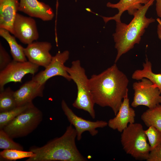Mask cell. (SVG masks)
<instances>
[{
	"label": "cell",
	"mask_w": 161,
	"mask_h": 161,
	"mask_svg": "<svg viewBox=\"0 0 161 161\" xmlns=\"http://www.w3.org/2000/svg\"><path fill=\"white\" fill-rule=\"evenodd\" d=\"M89 83L95 104L110 108L115 116L128 94L127 76L115 63L101 73L92 75Z\"/></svg>",
	"instance_id": "1"
},
{
	"label": "cell",
	"mask_w": 161,
	"mask_h": 161,
	"mask_svg": "<svg viewBox=\"0 0 161 161\" xmlns=\"http://www.w3.org/2000/svg\"><path fill=\"white\" fill-rule=\"evenodd\" d=\"M77 133L70 124L64 134L49 141L44 145L31 147L29 151L35 154L26 161H86L75 143Z\"/></svg>",
	"instance_id": "2"
},
{
	"label": "cell",
	"mask_w": 161,
	"mask_h": 161,
	"mask_svg": "<svg viewBox=\"0 0 161 161\" xmlns=\"http://www.w3.org/2000/svg\"><path fill=\"white\" fill-rule=\"evenodd\" d=\"M155 0H150L143 4L133 15L134 18L128 24L120 21L116 22L115 32L113 36L117 53L114 61L117 63L123 55L133 49L136 44H139L145 29L155 21L152 18H147L148 10Z\"/></svg>",
	"instance_id": "3"
},
{
	"label": "cell",
	"mask_w": 161,
	"mask_h": 161,
	"mask_svg": "<svg viewBox=\"0 0 161 161\" xmlns=\"http://www.w3.org/2000/svg\"><path fill=\"white\" fill-rule=\"evenodd\" d=\"M66 69L77 87V96L72 104L73 106L87 112L92 118H95V104L91 92L89 79L86 75L85 69L81 66L80 61H72L71 66H66Z\"/></svg>",
	"instance_id": "4"
},
{
	"label": "cell",
	"mask_w": 161,
	"mask_h": 161,
	"mask_svg": "<svg viewBox=\"0 0 161 161\" xmlns=\"http://www.w3.org/2000/svg\"><path fill=\"white\" fill-rule=\"evenodd\" d=\"M121 133L120 142L125 152L136 160H146L151 148L141 124H130Z\"/></svg>",
	"instance_id": "5"
},
{
	"label": "cell",
	"mask_w": 161,
	"mask_h": 161,
	"mask_svg": "<svg viewBox=\"0 0 161 161\" xmlns=\"http://www.w3.org/2000/svg\"><path fill=\"white\" fill-rule=\"evenodd\" d=\"M42 119V112L33 105L9 122L2 129L12 139L23 137L34 131Z\"/></svg>",
	"instance_id": "6"
},
{
	"label": "cell",
	"mask_w": 161,
	"mask_h": 161,
	"mask_svg": "<svg viewBox=\"0 0 161 161\" xmlns=\"http://www.w3.org/2000/svg\"><path fill=\"white\" fill-rule=\"evenodd\" d=\"M134 91L131 106H144L151 109L161 103V93L158 88L149 79L144 78L133 83Z\"/></svg>",
	"instance_id": "7"
},
{
	"label": "cell",
	"mask_w": 161,
	"mask_h": 161,
	"mask_svg": "<svg viewBox=\"0 0 161 161\" xmlns=\"http://www.w3.org/2000/svg\"><path fill=\"white\" fill-rule=\"evenodd\" d=\"M39 66L29 61L19 62L13 60L4 69L0 71V91L4 86L11 82L21 83L24 76L33 75L38 71Z\"/></svg>",
	"instance_id": "8"
},
{
	"label": "cell",
	"mask_w": 161,
	"mask_h": 161,
	"mask_svg": "<svg viewBox=\"0 0 161 161\" xmlns=\"http://www.w3.org/2000/svg\"><path fill=\"white\" fill-rule=\"evenodd\" d=\"M69 52L68 50L58 52L52 56L51 61L45 69L35 75L32 79L42 84H45L51 78L57 76H62L67 80H72L71 78L66 70L65 62L69 58Z\"/></svg>",
	"instance_id": "9"
},
{
	"label": "cell",
	"mask_w": 161,
	"mask_h": 161,
	"mask_svg": "<svg viewBox=\"0 0 161 161\" xmlns=\"http://www.w3.org/2000/svg\"><path fill=\"white\" fill-rule=\"evenodd\" d=\"M61 107L69 121L75 128L77 133V140L82 138V133L88 131L93 136L97 135L98 131L97 128H103L108 126V122L103 120L92 121L87 120L77 115L68 106L64 100L61 102Z\"/></svg>",
	"instance_id": "10"
},
{
	"label": "cell",
	"mask_w": 161,
	"mask_h": 161,
	"mask_svg": "<svg viewBox=\"0 0 161 161\" xmlns=\"http://www.w3.org/2000/svg\"><path fill=\"white\" fill-rule=\"evenodd\" d=\"M13 35L22 43L29 44L39 38L35 20L17 13L13 25Z\"/></svg>",
	"instance_id": "11"
},
{
	"label": "cell",
	"mask_w": 161,
	"mask_h": 161,
	"mask_svg": "<svg viewBox=\"0 0 161 161\" xmlns=\"http://www.w3.org/2000/svg\"><path fill=\"white\" fill-rule=\"evenodd\" d=\"M52 47L51 43L47 41H33L24 48V52L29 61L45 68L52 57L49 52Z\"/></svg>",
	"instance_id": "12"
},
{
	"label": "cell",
	"mask_w": 161,
	"mask_h": 161,
	"mask_svg": "<svg viewBox=\"0 0 161 161\" xmlns=\"http://www.w3.org/2000/svg\"><path fill=\"white\" fill-rule=\"evenodd\" d=\"M18 11L44 21H51L54 16L49 5L38 0H20Z\"/></svg>",
	"instance_id": "13"
},
{
	"label": "cell",
	"mask_w": 161,
	"mask_h": 161,
	"mask_svg": "<svg viewBox=\"0 0 161 161\" xmlns=\"http://www.w3.org/2000/svg\"><path fill=\"white\" fill-rule=\"evenodd\" d=\"M135 116V111L130 106L128 94L123 99L115 117L109 120L108 126L113 130L122 132L129 124L134 123Z\"/></svg>",
	"instance_id": "14"
},
{
	"label": "cell",
	"mask_w": 161,
	"mask_h": 161,
	"mask_svg": "<svg viewBox=\"0 0 161 161\" xmlns=\"http://www.w3.org/2000/svg\"><path fill=\"white\" fill-rule=\"evenodd\" d=\"M45 85L32 79L22 85L14 92L17 106L32 102L33 99L37 97H43Z\"/></svg>",
	"instance_id": "15"
},
{
	"label": "cell",
	"mask_w": 161,
	"mask_h": 161,
	"mask_svg": "<svg viewBox=\"0 0 161 161\" xmlns=\"http://www.w3.org/2000/svg\"><path fill=\"white\" fill-rule=\"evenodd\" d=\"M19 0H0V28L13 34V25L18 11Z\"/></svg>",
	"instance_id": "16"
},
{
	"label": "cell",
	"mask_w": 161,
	"mask_h": 161,
	"mask_svg": "<svg viewBox=\"0 0 161 161\" xmlns=\"http://www.w3.org/2000/svg\"><path fill=\"white\" fill-rule=\"evenodd\" d=\"M148 0H120L116 3L108 2L106 6L112 8L117 9L118 13L114 16L110 17L102 16L105 23L111 20L116 22L120 21V17L123 12L126 11L130 15L133 16L135 13L143 4H147Z\"/></svg>",
	"instance_id": "17"
},
{
	"label": "cell",
	"mask_w": 161,
	"mask_h": 161,
	"mask_svg": "<svg viewBox=\"0 0 161 161\" xmlns=\"http://www.w3.org/2000/svg\"><path fill=\"white\" fill-rule=\"evenodd\" d=\"M10 33L5 29L0 28V35L8 43L13 60L19 62L27 61L24 52V48L18 44L15 37L11 35Z\"/></svg>",
	"instance_id": "18"
},
{
	"label": "cell",
	"mask_w": 161,
	"mask_h": 161,
	"mask_svg": "<svg viewBox=\"0 0 161 161\" xmlns=\"http://www.w3.org/2000/svg\"><path fill=\"white\" fill-rule=\"evenodd\" d=\"M143 69H137L133 73L132 78L137 80L143 78H147L151 81L159 89L161 93V73H154L152 70V64L147 59L143 64Z\"/></svg>",
	"instance_id": "19"
},
{
	"label": "cell",
	"mask_w": 161,
	"mask_h": 161,
	"mask_svg": "<svg viewBox=\"0 0 161 161\" xmlns=\"http://www.w3.org/2000/svg\"><path fill=\"white\" fill-rule=\"evenodd\" d=\"M141 118L148 127L153 126L161 131V105L148 109L141 115Z\"/></svg>",
	"instance_id": "20"
},
{
	"label": "cell",
	"mask_w": 161,
	"mask_h": 161,
	"mask_svg": "<svg viewBox=\"0 0 161 161\" xmlns=\"http://www.w3.org/2000/svg\"><path fill=\"white\" fill-rule=\"evenodd\" d=\"M14 92L8 87L0 92V112L7 111L17 106Z\"/></svg>",
	"instance_id": "21"
},
{
	"label": "cell",
	"mask_w": 161,
	"mask_h": 161,
	"mask_svg": "<svg viewBox=\"0 0 161 161\" xmlns=\"http://www.w3.org/2000/svg\"><path fill=\"white\" fill-rule=\"evenodd\" d=\"M34 104L32 102L17 106L9 111L0 112V129L9 122Z\"/></svg>",
	"instance_id": "22"
},
{
	"label": "cell",
	"mask_w": 161,
	"mask_h": 161,
	"mask_svg": "<svg viewBox=\"0 0 161 161\" xmlns=\"http://www.w3.org/2000/svg\"><path fill=\"white\" fill-rule=\"evenodd\" d=\"M35 154L33 152L24 151L17 149H4L0 152V159L8 161H14L25 158L34 157Z\"/></svg>",
	"instance_id": "23"
},
{
	"label": "cell",
	"mask_w": 161,
	"mask_h": 161,
	"mask_svg": "<svg viewBox=\"0 0 161 161\" xmlns=\"http://www.w3.org/2000/svg\"><path fill=\"white\" fill-rule=\"evenodd\" d=\"M13 139L3 129H0V149L23 150V147L14 142Z\"/></svg>",
	"instance_id": "24"
},
{
	"label": "cell",
	"mask_w": 161,
	"mask_h": 161,
	"mask_svg": "<svg viewBox=\"0 0 161 161\" xmlns=\"http://www.w3.org/2000/svg\"><path fill=\"white\" fill-rule=\"evenodd\" d=\"M151 150L158 146L161 145V131L153 126L148 127L145 130Z\"/></svg>",
	"instance_id": "25"
},
{
	"label": "cell",
	"mask_w": 161,
	"mask_h": 161,
	"mask_svg": "<svg viewBox=\"0 0 161 161\" xmlns=\"http://www.w3.org/2000/svg\"><path fill=\"white\" fill-rule=\"evenodd\" d=\"M12 60L10 55L0 42V71L7 67Z\"/></svg>",
	"instance_id": "26"
},
{
	"label": "cell",
	"mask_w": 161,
	"mask_h": 161,
	"mask_svg": "<svg viewBox=\"0 0 161 161\" xmlns=\"http://www.w3.org/2000/svg\"><path fill=\"white\" fill-rule=\"evenodd\" d=\"M147 161H161V145L151 149L149 153Z\"/></svg>",
	"instance_id": "27"
},
{
	"label": "cell",
	"mask_w": 161,
	"mask_h": 161,
	"mask_svg": "<svg viewBox=\"0 0 161 161\" xmlns=\"http://www.w3.org/2000/svg\"><path fill=\"white\" fill-rule=\"evenodd\" d=\"M156 10L158 16L161 18V0H155Z\"/></svg>",
	"instance_id": "28"
},
{
	"label": "cell",
	"mask_w": 161,
	"mask_h": 161,
	"mask_svg": "<svg viewBox=\"0 0 161 161\" xmlns=\"http://www.w3.org/2000/svg\"><path fill=\"white\" fill-rule=\"evenodd\" d=\"M157 20L158 22L157 28V35L159 39L161 40V20L159 18H157Z\"/></svg>",
	"instance_id": "29"
},
{
	"label": "cell",
	"mask_w": 161,
	"mask_h": 161,
	"mask_svg": "<svg viewBox=\"0 0 161 161\" xmlns=\"http://www.w3.org/2000/svg\"><path fill=\"white\" fill-rule=\"evenodd\" d=\"M58 0H56V9L57 10V9L58 7Z\"/></svg>",
	"instance_id": "30"
},
{
	"label": "cell",
	"mask_w": 161,
	"mask_h": 161,
	"mask_svg": "<svg viewBox=\"0 0 161 161\" xmlns=\"http://www.w3.org/2000/svg\"></svg>",
	"instance_id": "31"
},
{
	"label": "cell",
	"mask_w": 161,
	"mask_h": 161,
	"mask_svg": "<svg viewBox=\"0 0 161 161\" xmlns=\"http://www.w3.org/2000/svg\"></svg>",
	"instance_id": "32"
}]
</instances>
